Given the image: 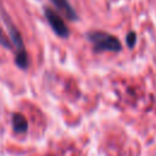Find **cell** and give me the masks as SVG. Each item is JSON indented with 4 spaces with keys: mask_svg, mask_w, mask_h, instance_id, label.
I'll list each match as a JSON object with an SVG mask.
<instances>
[{
    "mask_svg": "<svg viewBox=\"0 0 156 156\" xmlns=\"http://www.w3.org/2000/svg\"><path fill=\"white\" fill-rule=\"evenodd\" d=\"M50 1H51L67 18H69V20H72V21H74V20L78 18L76 10L72 7V5L69 4L68 0H50Z\"/></svg>",
    "mask_w": 156,
    "mask_h": 156,
    "instance_id": "obj_4",
    "label": "cell"
},
{
    "mask_svg": "<svg viewBox=\"0 0 156 156\" xmlns=\"http://www.w3.org/2000/svg\"><path fill=\"white\" fill-rule=\"evenodd\" d=\"M4 18L6 21V27H7V30H9L10 39H11V44L15 46V50H16L15 62H16V65L20 68L24 69V68L28 67V54H27V50H26V46H24V41L22 39V35L18 32V29L15 27V24L6 16Z\"/></svg>",
    "mask_w": 156,
    "mask_h": 156,
    "instance_id": "obj_2",
    "label": "cell"
},
{
    "mask_svg": "<svg viewBox=\"0 0 156 156\" xmlns=\"http://www.w3.org/2000/svg\"><path fill=\"white\" fill-rule=\"evenodd\" d=\"M44 13H45V18L48 20V22H49L50 27L52 28V30L58 37L67 38L68 34H69V29H68L67 24L65 23L63 18L56 11H54L52 9H49V7H45Z\"/></svg>",
    "mask_w": 156,
    "mask_h": 156,
    "instance_id": "obj_3",
    "label": "cell"
},
{
    "mask_svg": "<svg viewBox=\"0 0 156 156\" xmlns=\"http://www.w3.org/2000/svg\"><path fill=\"white\" fill-rule=\"evenodd\" d=\"M12 129H13V132H16L18 134H22V133L27 132L28 122H27V118L22 113L16 112V113L12 115Z\"/></svg>",
    "mask_w": 156,
    "mask_h": 156,
    "instance_id": "obj_5",
    "label": "cell"
},
{
    "mask_svg": "<svg viewBox=\"0 0 156 156\" xmlns=\"http://www.w3.org/2000/svg\"><path fill=\"white\" fill-rule=\"evenodd\" d=\"M88 40L91 43L93 49L95 52L100 51H112L118 52L122 50L121 41L112 34H108L106 32H90L87 35Z\"/></svg>",
    "mask_w": 156,
    "mask_h": 156,
    "instance_id": "obj_1",
    "label": "cell"
},
{
    "mask_svg": "<svg viewBox=\"0 0 156 156\" xmlns=\"http://www.w3.org/2000/svg\"><path fill=\"white\" fill-rule=\"evenodd\" d=\"M0 45L4 46V48H6V49H9V50L12 48L11 41L6 38V35H5V33H4V30L1 28H0Z\"/></svg>",
    "mask_w": 156,
    "mask_h": 156,
    "instance_id": "obj_6",
    "label": "cell"
},
{
    "mask_svg": "<svg viewBox=\"0 0 156 156\" xmlns=\"http://www.w3.org/2000/svg\"><path fill=\"white\" fill-rule=\"evenodd\" d=\"M126 41H127V44H128L129 48H133L134 44L136 43V34H135L134 32L128 33V35H127V38H126Z\"/></svg>",
    "mask_w": 156,
    "mask_h": 156,
    "instance_id": "obj_7",
    "label": "cell"
}]
</instances>
